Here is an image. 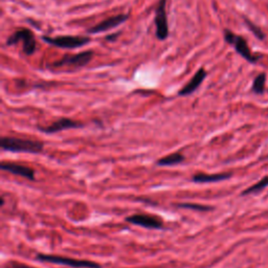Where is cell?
Wrapping results in <instances>:
<instances>
[{
    "instance_id": "1",
    "label": "cell",
    "mask_w": 268,
    "mask_h": 268,
    "mask_svg": "<svg viewBox=\"0 0 268 268\" xmlns=\"http://www.w3.org/2000/svg\"><path fill=\"white\" fill-rule=\"evenodd\" d=\"M0 147L4 151L16 153H29L39 154L43 152L44 144L40 141H34L27 139H19L12 137H4L0 141Z\"/></svg>"
},
{
    "instance_id": "2",
    "label": "cell",
    "mask_w": 268,
    "mask_h": 268,
    "mask_svg": "<svg viewBox=\"0 0 268 268\" xmlns=\"http://www.w3.org/2000/svg\"><path fill=\"white\" fill-rule=\"evenodd\" d=\"M36 259L40 262H47V263H53V264H59V265H65L73 268H102V265L89 261V260H80V259H73V258H67L63 256H57V255H46V254H38L36 256Z\"/></svg>"
},
{
    "instance_id": "3",
    "label": "cell",
    "mask_w": 268,
    "mask_h": 268,
    "mask_svg": "<svg viewBox=\"0 0 268 268\" xmlns=\"http://www.w3.org/2000/svg\"><path fill=\"white\" fill-rule=\"evenodd\" d=\"M224 40L228 44L232 45L234 47V49H236V52L241 57H243L246 61H248L250 63H256L260 59L259 56L254 55L253 53H251V50H250L246 40L243 37L238 36V35H236V34H233L231 30L224 29Z\"/></svg>"
},
{
    "instance_id": "4",
    "label": "cell",
    "mask_w": 268,
    "mask_h": 268,
    "mask_svg": "<svg viewBox=\"0 0 268 268\" xmlns=\"http://www.w3.org/2000/svg\"><path fill=\"white\" fill-rule=\"evenodd\" d=\"M43 41L54 45L56 47L65 48V49H75L86 45L90 42L89 37H78V36H59V37H42Z\"/></svg>"
},
{
    "instance_id": "5",
    "label": "cell",
    "mask_w": 268,
    "mask_h": 268,
    "mask_svg": "<svg viewBox=\"0 0 268 268\" xmlns=\"http://www.w3.org/2000/svg\"><path fill=\"white\" fill-rule=\"evenodd\" d=\"M20 41H22L23 52L25 55L30 56L35 53L37 44H36L35 37H34L32 32L29 29L22 28V29L15 31L13 35L7 40V45H14Z\"/></svg>"
},
{
    "instance_id": "6",
    "label": "cell",
    "mask_w": 268,
    "mask_h": 268,
    "mask_svg": "<svg viewBox=\"0 0 268 268\" xmlns=\"http://www.w3.org/2000/svg\"><path fill=\"white\" fill-rule=\"evenodd\" d=\"M126 221L130 224L142 226L148 229L163 228V221L161 218L149 214H133L126 218Z\"/></svg>"
},
{
    "instance_id": "7",
    "label": "cell",
    "mask_w": 268,
    "mask_h": 268,
    "mask_svg": "<svg viewBox=\"0 0 268 268\" xmlns=\"http://www.w3.org/2000/svg\"><path fill=\"white\" fill-rule=\"evenodd\" d=\"M165 0H160L155 12V25H156V37L160 41H163L169 36V26H168L166 12H165Z\"/></svg>"
},
{
    "instance_id": "8",
    "label": "cell",
    "mask_w": 268,
    "mask_h": 268,
    "mask_svg": "<svg viewBox=\"0 0 268 268\" xmlns=\"http://www.w3.org/2000/svg\"><path fill=\"white\" fill-rule=\"evenodd\" d=\"M84 124L79 121H74L69 117H61V119L57 120L56 122L49 124L47 126H39L38 129L46 134H54L63 130H69V129H78L83 128Z\"/></svg>"
},
{
    "instance_id": "9",
    "label": "cell",
    "mask_w": 268,
    "mask_h": 268,
    "mask_svg": "<svg viewBox=\"0 0 268 268\" xmlns=\"http://www.w3.org/2000/svg\"><path fill=\"white\" fill-rule=\"evenodd\" d=\"M0 169L3 171H7L9 173H12L17 176H21L23 178H26L30 181H34L36 179L35 170L31 169L30 166L21 164L18 162H13V161H3L0 163Z\"/></svg>"
},
{
    "instance_id": "10",
    "label": "cell",
    "mask_w": 268,
    "mask_h": 268,
    "mask_svg": "<svg viewBox=\"0 0 268 268\" xmlns=\"http://www.w3.org/2000/svg\"><path fill=\"white\" fill-rule=\"evenodd\" d=\"M93 53L88 50V52H83L77 55L72 56H64L60 61L54 63V66L61 67V66H73L80 69V67L86 66L92 59Z\"/></svg>"
},
{
    "instance_id": "11",
    "label": "cell",
    "mask_w": 268,
    "mask_h": 268,
    "mask_svg": "<svg viewBox=\"0 0 268 268\" xmlns=\"http://www.w3.org/2000/svg\"><path fill=\"white\" fill-rule=\"evenodd\" d=\"M128 17L129 16L127 14H120V15L110 17V18H107L104 21L99 22L98 24H96L93 27L89 28L88 32L89 34H98V32L107 31L109 29L117 27L119 25H121L122 23H124L128 19Z\"/></svg>"
},
{
    "instance_id": "12",
    "label": "cell",
    "mask_w": 268,
    "mask_h": 268,
    "mask_svg": "<svg viewBox=\"0 0 268 268\" xmlns=\"http://www.w3.org/2000/svg\"><path fill=\"white\" fill-rule=\"evenodd\" d=\"M207 77V72L205 69H200L195 75L194 77L190 80V82L187 84L186 86H183L179 92L178 95L180 96H187L192 94L193 92H195L197 90V88L203 84V82L205 81Z\"/></svg>"
},
{
    "instance_id": "13",
    "label": "cell",
    "mask_w": 268,
    "mask_h": 268,
    "mask_svg": "<svg viewBox=\"0 0 268 268\" xmlns=\"http://www.w3.org/2000/svg\"><path fill=\"white\" fill-rule=\"evenodd\" d=\"M231 176L230 173H221V174H206L197 173L192 176V181L196 183H212L226 180Z\"/></svg>"
},
{
    "instance_id": "14",
    "label": "cell",
    "mask_w": 268,
    "mask_h": 268,
    "mask_svg": "<svg viewBox=\"0 0 268 268\" xmlns=\"http://www.w3.org/2000/svg\"><path fill=\"white\" fill-rule=\"evenodd\" d=\"M183 160H184V156L179 152H175V153L169 154V155H166V156L158 159L156 161V163L159 166H171V165L179 164Z\"/></svg>"
},
{
    "instance_id": "15",
    "label": "cell",
    "mask_w": 268,
    "mask_h": 268,
    "mask_svg": "<svg viewBox=\"0 0 268 268\" xmlns=\"http://www.w3.org/2000/svg\"><path fill=\"white\" fill-rule=\"evenodd\" d=\"M265 82H266V75L265 74H260L255 80L253 84V91L257 94H262L264 93L265 90Z\"/></svg>"
},
{
    "instance_id": "16",
    "label": "cell",
    "mask_w": 268,
    "mask_h": 268,
    "mask_svg": "<svg viewBox=\"0 0 268 268\" xmlns=\"http://www.w3.org/2000/svg\"><path fill=\"white\" fill-rule=\"evenodd\" d=\"M268 186V176L264 177L263 179H261L259 182H257L254 186H251L250 188L246 189L242 195H248V194H254V193H258L262 190H264L266 187Z\"/></svg>"
},
{
    "instance_id": "17",
    "label": "cell",
    "mask_w": 268,
    "mask_h": 268,
    "mask_svg": "<svg viewBox=\"0 0 268 268\" xmlns=\"http://www.w3.org/2000/svg\"><path fill=\"white\" fill-rule=\"evenodd\" d=\"M176 207L181 208V209H187V210H192V211H198V212H208L213 210L212 207L210 206H205V205H198V204H177Z\"/></svg>"
},
{
    "instance_id": "18",
    "label": "cell",
    "mask_w": 268,
    "mask_h": 268,
    "mask_svg": "<svg viewBox=\"0 0 268 268\" xmlns=\"http://www.w3.org/2000/svg\"><path fill=\"white\" fill-rule=\"evenodd\" d=\"M245 20V23H246V25L248 26V28L251 30V31H253V34H254V35L258 38V39H260V40H263L264 38H265V35H264V32L262 31V29L258 26V25H256V24H254L253 22H251V21H249L248 19H244Z\"/></svg>"
},
{
    "instance_id": "19",
    "label": "cell",
    "mask_w": 268,
    "mask_h": 268,
    "mask_svg": "<svg viewBox=\"0 0 268 268\" xmlns=\"http://www.w3.org/2000/svg\"><path fill=\"white\" fill-rule=\"evenodd\" d=\"M4 268H35V267H31L27 264L21 263V262H17V261H9L5 264Z\"/></svg>"
},
{
    "instance_id": "20",
    "label": "cell",
    "mask_w": 268,
    "mask_h": 268,
    "mask_svg": "<svg viewBox=\"0 0 268 268\" xmlns=\"http://www.w3.org/2000/svg\"><path fill=\"white\" fill-rule=\"evenodd\" d=\"M116 37H117V34H114V35H112V36H108L106 39H107V40H112V41H113Z\"/></svg>"
},
{
    "instance_id": "21",
    "label": "cell",
    "mask_w": 268,
    "mask_h": 268,
    "mask_svg": "<svg viewBox=\"0 0 268 268\" xmlns=\"http://www.w3.org/2000/svg\"><path fill=\"white\" fill-rule=\"evenodd\" d=\"M267 158H268V156H267Z\"/></svg>"
}]
</instances>
